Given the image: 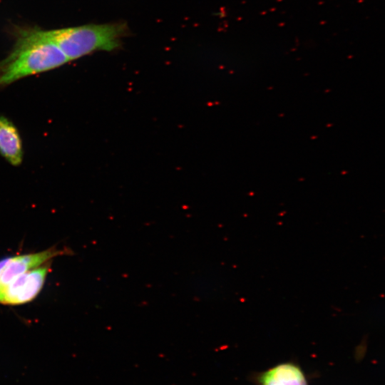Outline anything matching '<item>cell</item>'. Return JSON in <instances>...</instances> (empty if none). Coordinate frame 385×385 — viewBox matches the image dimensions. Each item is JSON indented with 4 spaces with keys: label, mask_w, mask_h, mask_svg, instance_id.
Returning <instances> with one entry per match:
<instances>
[{
    "label": "cell",
    "mask_w": 385,
    "mask_h": 385,
    "mask_svg": "<svg viewBox=\"0 0 385 385\" xmlns=\"http://www.w3.org/2000/svg\"><path fill=\"white\" fill-rule=\"evenodd\" d=\"M9 55L0 61V87L69 62L48 34L36 27L18 28Z\"/></svg>",
    "instance_id": "6da1fadb"
},
{
    "label": "cell",
    "mask_w": 385,
    "mask_h": 385,
    "mask_svg": "<svg viewBox=\"0 0 385 385\" xmlns=\"http://www.w3.org/2000/svg\"><path fill=\"white\" fill-rule=\"evenodd\" d=\"M49 35L68 61L95 51H111L122 45L128 34L126 23L90 24L48 30Z\"/></svg>",
    "instance_id": "7a4b0ae2"
},
{
    "label": "cell",
    "mask_w": 385,
    "mask_h": 385,
    "mask_svg": "<svg viewBox=\"0 0 385 385\" xmlns=\"http://www.w3.org/2000/svg\"><path fill=\"white\" fill-rule=\"evenodd\" d=\"M50 268L46 263L17 277L0 292V304L19 305L32 301L42 289Z\"/></svg>",
    "instance_id": "3957f363"
},
{
    "label": "cell",
    "mask_w": 385,
    "mask_h": 385,
    "mask_svg": "<svg viewBox=\"0 0 385 385\" xmlns=\"http://www.w3.org/2000/svg\"><path fill=\"white\" fill-rule=\"evenodd\" d=\"M68 253L70 250L51 247L38 252L9 257L0 274V292L19 275L48 262L53 257Z\"/></svg>",
    "instance_id": "277c9868"
},
{
    "label": "cell",
    "mask_w": 385,
    "mask_h": 385,
    "mask_svg": "<svg viewBox=\"0 0 385 385\" xmlns=\"http://www.w3.org/2000/svg\"><path fill=\"white\" fill-rule=\"evenodd\" d=\"M0 155L11 165L23 160V145L19 132L9 118L0 115Z\"/></svg>",
    "instance_id": "5b68a950"
},
{
    "label": "cell",
    "mask_w": 385,
    "mask_h": 385,
    "mask_svg": "<svg viewBox=\"0 0 385 385\" xmlns=\"http://www.w3.org/2000/svg\"><path fill=\"white\" fill-rule=\"evenodd\" d=\"M258 381L260 385H307L300 368L291 363L278 364L262 373Z\"/></svg>",
    "instance_id": "8992f818"
}]
</instances>
